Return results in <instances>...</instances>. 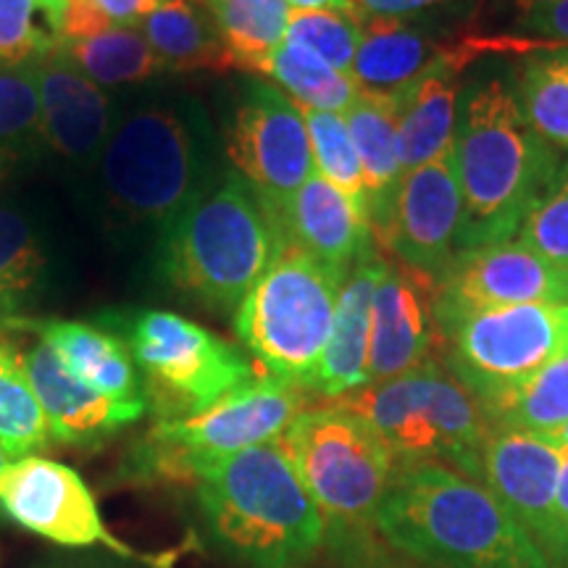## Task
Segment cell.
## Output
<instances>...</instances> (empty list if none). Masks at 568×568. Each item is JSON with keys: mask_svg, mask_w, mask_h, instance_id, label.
Here are the masks:
<instances>
[{"mask_svg": "<svg viewBox=\"0 0 568 568\" xmlns=\"http://www.w3.org/2000/svg\"><path fill=\"white\" fill-rule=\"evenodd\" d=\"M374 527L424 568H552L481 481L445 464L397 466Z\"/></svg>", "mask_w": 568, "mask_h": 568, "instance_id": "obj_1", "label": "cell"}, {"mask_svg": "<svg viewBox=\"0 0 568 568\" xmlns=\"http://www.w3.org/2000/svg\"><path fill=\"white\" fill-rule=\"evenodd\" d=\"M197 508L211 542L243 568H305L324 518L280 439L234 453L203 474Z\"/></svg>", "mask_w": 568, "mask_h": 568, "instance_id": "obj_2", "label": "cell"}, {"mask_svg": "<svg viewBox=\"0 0 568 568\" xmlns=\"http://www.w3.org/2000/svg\"><path fill=\"white\" fill-rule=\"evenodd\" d=\"M453 163L466 203L464 251L516 237L560 166L500 80L468 95L453 134Z\"/></svg>", "mask_w": 568, "mask_h": 568, "instance_id": "obj_3", "label": "cell"}, {"mask_svg": "<svg viewBox=\"0 0 568 568\" xmlns=\"http://www.w3.org/2000/svg\"><path fill=\"white\" fill-rule=\"evenodd\" d=\"M287 237L272 211L240 174L197 201L163 232V274L203 305L237 311Z\"/></svg>", "mask_w": 568, "mask_h": 568, "instance_id": "obj_4", "label": "cell"}, {"mask_svg": "<svg viewBox=\"0 0 568 568\" xmlns=\"http://www.w3.org/2000/svg\"><path fill=\"white\" fill-rule=\"evenodd\" d=\"M385 437L397 466L445 464L481 481L489 418L481 403L437 358L385 382L337 397Z\"/></svg>", "mask_w": 568, "mask_h": 568, "instance_id": "obj_5", "label": "cell"}, {"mask_svg": "<svg viewBox=\"0 0 568 568\" xmlns=\"http://www.w3.org/2000/svg\"><path fill=\"white\" fill-rule=\"evenodd\" d=\"M347 274L287 243L247 290L234 326L266 376L311 393Z\"/></svg>", "mask_w": 568, "mask_h": 568, "instance_id": "obj_6", "label": "cell"}, {"mask_svg": "<svg viewBox=\"0 0 568 568\" xmlns=\"http://www.w3.org/2000/svg\"><path fill=\"white\" fill-rule=\"evenodd\" d=\"M280 443L314 497L326 537L368 535L397 474L385 437L364 416L329 403L305 408Z\"/></svg>", "mask_w": 568, "mask_h": 568, "instance_id": "obj_7", "label": "cell"}, {"mask_svg": "<svg viewBox=\"0 0 568 568\" xmlns=\"http://www.w3.org/2000/svg\"><path fill=\"white\" fill-rule=\"evenodd\" d=\"M101 172L113 209L163 232L205 193L201 138L172 103L138 105L113 124Z\"/></svg>", "mask_w": 568, "mask_h": 568, "instance_id": "obj_8", "label": "cell"}, {"mask_svg": "<svg viewBox=\"0 0 568 568\" xmlns=\"http://www.w3.org/2000/svg\"><path fill=\"white\" fill-rule=\"evenodd\" d=\"M305 403V389L274 376H253L201 414L155 424L132 456L134 477L197 481L234 453L280 439Z\"/></svg>", "mask_w": 568, "mask_h": 568, "instance_id": "obj_9", "label": "cell"}, {"mask_svg": "<svg viewBox=\"0 0 568 568\" xmlns=\"http://www.w3.org/2000/svg\"><path fill=\"white\" fill-rule=\"evenodd\" d=\"M445 366L493 408L568 347V303H524L437 316Z\"/></svg>", "mask_w": 568, "mask_h": 568, "instance_id": "obj_10", "label": "cell"}, {"mask_svg": "<svg viewBox=\"0 0 568 568\" xmlns=\"http://www.w3.org/2000/svg\"><path fill=\"white\" fill-rule=\"evenodd\" d=\"M124 343L161 422L201 414L255 376L243 351L172 311H140L126 322Z\"/></svg>", "mask_w": 568, "mask_h": 568, "instance_id": "obj_11", "label": "cell"}, {"mask_svg": "<svg viewBox=\"0 0 568 568\" xmlns=\"http://www.w3.org/2000/svg\"><path fill=\"white\" fill-rule=\"evenodd\" d=\"M0 510L21 529L63 548H103L145 568H172L180 550L140 552L105 527L95 495L71 466L27 456L0 474Z\"/></svg>", "mask_w": 568, "mask_h": 568, "instance_id": "obj_12", "label": "cell"}, {"mask_svg": "<svg viewBox=\"0 0 568 568\" xmlns=\"http://www.w3.org/2000/svg\"><path fill=\"white\" fill-rule=\"evenodd\" d=\"M226 153L268 211H280L316 174L303 111L266 82L247 84Z\"/></svg>", "mask_w": 568, "mask_h": 568, "instance_id": "obj_13", "label": "cell"}, {"mask_svg": "<svg viewBox=\"0 0 568 568\" xmlns=\"http://www.w3.org/2000/svg\"><path fill=\"white\" fill-rule=\"evenodd\" d=\"M464 237L466 203L450 151L403 174L385 230L376 234V245L437 282L464 251Z\"/></svg>", "mask_w": 568, "mask_h": 568, "instance_id": "obj_14", "label": "cell"}, {"mask_svg": "<svg viewBox=\"0 0 568 568\" xmlns=\"http://www.w3.org/2000/svg\"><path fill=\"white\" fill-rule=\"evenodd\" d=\"M524 303H568V282L516 237L468 247L437 276L435 318Z\"/></svg>", "mask_w": 568, "mask_h": 568, "instance_id": "obj_15", "label": "cell"}, {"mask_svg": "<svg viewBox=\"0 0 568 568\" xmlns=\"http://www.w3.org/2000/svg\"><path fill=\"white\" fill-rule=\"evenodd\" d=\"M564 450L550 439L514 426H489L481 447V485L539 545L556 568L560 545L556 495Z\"/></svg>", "mask_w": 568, "mask_h": 568, "instance_id": "obj_16", "label": "cell"}, {"mask_svg": "<svg viewBox=\"0 0 568 568\" xmlns=\"http://www.w3.org/2000/svg\"><path fill=\"white\" fill-rule=\"evenodd\" d=\"M437 282L406 264H389L372 303L368 382H385L432 361L437 345Z\"/></svg>", "mask_w": 568, "mask_h": 568, "instance_id": "obj_17", "label": "cell"}, {"mask_svg": "<svg viewBox=\"0 0 568 568\" xmlns=\"http://www.w3.org/2000/svg\"><path fill=\"white\" fill-rule=\"evenodd\" d=\"M38 88L45 142L63 159L90 166L113 132V105L98 82H92L59 45L38 61Z\"/></svg>", "mask_w": 568, "mask_h": 568, "instance_id": "obj_18", "label": "cell"}, {"mask_svg": "<svg viewBox=\"0 0 568 568\" xmlns=\"http://www.w3.org/2000/svg\"><path fill=\"white\" fill-rule=\"evenodd\" d=\"M272 216L287 243L343 274L376 251L368 213L322 174H311L280 211H272Z\"/></svg>", "mask_w": 568, "mask_h": 568, "instance_id": "obj_19", "label": "cell"}, {"mask_svg": "<svg viewBox=\"0 0 568 568\" xmlns=\"http://www.w3.org/2000/svg\"><path fill=\"white\" fill-rule=\"evenodd\" d=\"M21 361H24L27 379L45 410L53 439L63 445H98L145 414L142 408L122 406L84 385L80 376L69 372L51 345H34Z\"/></svg>", "mask_w": 568, "mask_h": 568, "instance_id": "obj_20", "label": "cell"}, {"mask_svg": "<svg viewBox=\"0 0 568 568\" xmlns=\"http://www.w3.org/2000/svg\"><path fill=\"white\" fill-rule=\"evenodd\" d=\"M464 63V51H443L422 74L397 90H389L397 111V153L403 172H414L453 151L458 80Z\"/></svg>", "mask_w": 568, "mask_h": 568, "instance_id": "obj_21", "label": "cell"}, {"mask_svg": "<svg viewBox=\"0 0 568 568\" xmlns=\"http://www.w3.org/2000/svg\"><path fill=\"white\" fill-rule=\"evenodd\" d=\"M389 261L379 251L351 268L339 290L335 322L318 364L311 393L337 400L368 385V345H372V303Z\"/></svg>", "mask_w": 568, "mask_h": 568, "instance_id": "obj_22", "label": "cell"}, {"mask_svg": "<svg viewBox=\"0 0 568 568\" xmlns=\"http://www.w3.org/2000/svg\"><path fill=\"white\" fill-rule=\"evenodd\" d=\"M42 343L51 345L69 372L80 376L84 385L122 406L148 410L142 379L130 347L122 337L84 322H32Z\"/></svg>", "mask_w": 568, "mask_h": 568, "instance_id": "obj_23", "label": "cell"}, {"mask_svg": "<svg viewBox=\"0 0 568 568\" xmlns=\"http://www.w3.org/2000/svg\"><path fill=\"white\" fill-rule=\"evenodd\" d=\"M347 130L364 169L368 219L374 237L385 230L389 209L403 180L400 153H397V111L393 92L361 88L351 109L343 113Z\"/></svg>", "mask_w": 568, "mask_h": 568, "instance_id": "obj_24", "label": "cell"}, {"mask_svg": "<svg viewBox=\"0 0 568 568\" xmlns=\"http://www.w3.org/2000/svg\"><path fill=\"white\" fill-rule=\"evenodd\" d=\"M422 30L403 19H368L353 61V80L364 90L389 92L439 59Z\"/></svg>", "mask_w": 568, "mask_h": 568, "instance_id": "obj_25", "label": "cell"}, {"mask_svg": "<svg viewBox=\"0 0 568 568\" xmlns=\"http://www.w3.org/2000/svg\"><path fill=\"white\" fill-rule=\"evenodd\" d=\"M142 34L163 63L176 71H230L232 59L209 13L190 0H161L159 9L142 21Z\"/></svg>", "mask_w": 568, "mask_h": 568, "instance_id": "obj_26", "label": "cell"}, {"mask_svg": "<svg viewBox=\"0 0 568 568\" xmlns=\"http://www.w3.org/2000/svg\"><path fill=\"white\" fill-rule=\"evenodd\" d=\"M211 13L232 67L261 74L268 55L284 42L290 19L287 0H201Z\"/></svg>", "mask_w": 568, "mask_h": 568, "instance_id": "obj_27", "label": "cell"}, {"mask_svg": "<svg viewBox=\"0 0 568 568\" xmlns=\"http://www.w3.org/2000/svg\"><path fill=\"white\" fill-rule=\"evenodd\" d=\"M61 48L101 88L140 84L169 69L138 27H113L92 38L61 42Z\"/></svg>", "mask_w": 568, "mask_h": 568, "instance_id": "obj_28", "label": "cell"}, {"mask_svg": "<svg viewBox=\"0 0 568 568\" xmlns=\"http://www.w3.org/2000/svg\"><path fill=\"white\" fill-rule=\"evenodd\" d=\"M261 74L272 77L280 88L293 98L301 109H314L326 113H345L358 98L361 84L353 77L329 67L308 48L284 40L276 51L268 55Z\"/></svg>", "mask_w": 568, "mask_h": 568, "instance_id": "obj_29", "label": "cell"}, {"mask_svg": "<svg viewBox=\"0 0 568 568\" xmlns=\"http://www.w3.org/2000/svg\"><path fill=\"white\" fill-rule=\"evenodd\" d=\"M34 67H0V182L48 145Z\"/></svg>", "mask_w": 568, "mask_h": 568, "instance_id": "obj_30", "label": "cell"}, {"mask_svg": "<svg viewBox=\"0 0 568 568\" xmlns=\"http://www.w3.org/2000/svg\"><path fill=\"white\" fill-rule=\"evenodd\" d=\"M489 424L548 437L568 424V347L487 408Z\"/></svg>", "mask_w": 568, "mask_h": 568, "instance_id": "obj_31", "label": "cell"}, {"mask_svg": "<svg viewBox=\"0 0 568 568\" xmlns=\"http://www.w3.org/2000/svg\"><path fill=\"white\" fill-rule=\"evenodd\" d=\"M51 439V426L27 379L24 361L9 345H0V445L19 460L48 447Z\"/></svg>", "mask_w": 568, "mask_h": 568, "instance_id": "obj_32", "label": "cell"}, {"mask_svg": "<svg viewBox=\"0 0 568 568\" xmlns=\"http://www.w3.org/2000/svg\"><path fill=\"white\" fill-rule=\"evenodd\" d=\"M516 98L539 138L552 148H568V51L529 59Z\"/></svg>", "mask_w": 568, "mask_h": 568, "instance_id": "obj_33", "label": "cell"}, {"mask_svg": "<svg viewBox=\"0 0 568 568\" xmlns=\"http://www.w3.org/2000/svg\"><path fill=\"white\" fill-rule=\"evenodd\" d=\"M301 111L305 119V130H308L316 174H322L326 182L343 190L355 205H361L368 213L364 169H361L358 151H355V142L351 138V130H347L343 113H326L314 109Z\"/></svg>", "mask_w": 568, "mask_h": 568, "instance_id": "obj_34", "label": "cell"}, {"mask_svg": "<svg viewBox=\"0 0 568 568\" xmlns=\"http://www.w3.org/2000/svg\"><path fill=\"white\" fill-rule=\"evenodd\" d=\"M61 45V17L42 0H0V67H32Z\"/></svg>", "mask_w": 568, "mask_h": 568, "instance_id": "obj_35", "label": "cell"}, {"mask_svg": "<svg viewBox=\"0 0 568 568\" xmlns=\"http://www.w3.org/2000/svg\"><path fill=\"white\" fill-rule=\"evenodd\" d=\"M361 34H364V27L355 13L335 9H290L284 40L308 48L329 67L353 77Z\"/></svg>", "mask_w": 568, "mask_h": 568, "instance_id": "obj_36", "label": "cell"}, {"mask_svg": "<svg viewBox=\"0 0 568 568\" xmlns=\"http://www.w3.org/2000/svg\"><path fill=\"white\" fill-rule=\"evenodd\" d=\"M42 272L45 255L30 222L19 211L0 205V301L17 308L19 297L34 290Z\"/></svg>", "mask_w": 568, "mask_h": 568, "instance_id": "obj_37", "label": "cell"}, {"mask_svg": "<svg viewBox=\"0 0 568 568\" xmlns=\"http://www.w3.org/2000/svg\"><path fill=\"white\" fill-rule=\"evenodd\" d=\"M516 240L560 268L568 266V163H560L542 197L531 205Z\"/></svg>", "mask_w": 568, "mask_h": 568, "instance_id": "obj_38", "label": "cell"}, {"mask_svg": "<svg viewBox=\"0 0 568 568\" xmlns=\"http://www.w3.org/2000/svg\"><path fill=\"white\" fill-rule=\"evenodd\" d=\"M521 30L542 38L550 45L568 42V0H548L521 13Z\"/></svg>", "mask_w": 568, "mask_h": 568, "instance_id": "obj_39", "label": "cell"}, {"mask_svg": "<svg viewBox=\"0 0 568 568\" xmlns=\"http://www.w3.org/2000/svg\"><path fill=\"white\" fill-rule=\"evenodd\" d=\"M329 545L339 568H403L393 558L382 556L368 535L329 537Z\"/></svg>", "mask_w": 568, "mask_h": 568, "instance_id": "obj_40", "label": "cell"}, {"mask_svg": "<svg viewBox=\"0 0 568 568\" xmlns=\"http://www.w3.org/2000/svg\"><path fill=\"white\" fill-rule=\"evenodd\" d=\"M113 27H138L159 9L161 0H90Z\"/></svg>", "mask_w": 568, "mask_h": 568, "instance_id": "obj_41", "label": "cell"}, {"mask_svg": "<svg viewBox=\"0 0 568 568\" xmlns=\"http://www.w3.org/2000/svg\"><path fill=\"white\" fill-rule=\"evenodd\" d=\"M355 13L368 19H403L410 13H418L443 0H353Z\"/></svg>", "mask_w": 568, "mask_h": 568, "instance_id": "obj_42", "label": "cell"}, {"mask_svg": "<svg viewBox=\"0 0 568 568\" xmlns=\"http://www.w3.org/2000/svg\"><path fill=\"white\" fill-rule=\"evenodd\" d=\"M38 568H145V566H130L124 558L116 556H82V558H53Z\"/></svg>", "mask_w": 568, "mask_h": 568, "instance_id": "obj_43", "label": "cell"}, {"mask_svg": "<svg viewBox=\"0 0 568 568\" xmlns=\"http://www.w3.org/2000/svg\"><path fill=\"white\" fill-rule=\"evenodd\" d=\"M556 521H558L560 539H566L568 537V450H564V464H560L558 495H556ZM560 548H564V545H560Z\"/></svg>", "mask_w": 568, "mask_h": 568, "instance_id": "obj_44", "label": "cell"}, {"mask_svg": "<svg viewBox=\"0 0 568 568\" xmlns=\"http://www.w3.org/2000/svg\"><path fill=\"white\" fill-rule=\"evenodd\" d=\"M290 9H335V11H347L355 13L353 0H287ZM358 17V13H355Z\"/></svg>", "mask_w": 568, "mask_h": 568, "instance_id": "obj_45", "label": "cell"}, {"mask_svg": "<svg viewBox=\"0 0 568 568\" xmlns=\"http://www.w3.org/2000/svg\"><path fill=\"white\" fill-rule=\"evenodd\" d=\"M545 439H550V443L558 445L560 450H568V424H564L560 429H556L552 435H548Z\"/></svg>", "mask_w": 568, "mask_h": 568, "instance_id": "obj_46", "label": "cell"}, {"mask_svg": "<svg viewBox=\"0 0 568 568\" xmlns=\"http://www.w3.org/2000/svg\"><path fill=\"white\" fill-rule=\"evenodd\" d=\"M13 305L11 303H6V301H0V326H11V314H13Z\"/></svg>", "mask_w": 568, "mask_h": 568, "instance_id": "obj_47", "label": "cell"}, {"mask_svg": "<svg viewBox=\"0 0 568 568\" xmlns=\"http://www.w3.org/2000/svg\"><path fill=\"white\" fill-rule=\"evenodd\" d=\"M510 3H514L521 13H527V11H531L539 3H548V0H510Z\"/></svg>", "mask_w": 568, "mask_h": 568, "instance_id": "obj_48", "label": "cell"}, {"mask_svg": "<svg viewBox=\"0 0 568 568\" xmlns=\"http://www.w3.org/2000/svg\"><path fill=\"white\" fill-rule=\"evenodd\" d=\"M556 568H568V537L564 539V548H560V556L556 560Z\"/></svg>", "mask_w": 568, "mask_h": 568, "instance_id": "obj_49", "label": "cell"}, {"mask_svg": "<svg viewBox=\"0 0 568 568\" xmlns=\"http://www.w3.org/2000/svg\"><path fill=\"white\" fill-rule=\"evenodd\" d=\"M45 6H51V9L59 13V17L63 19V9H67V0H42Z\"/></svg>", "mask_w": 568, "mask_h": 568, "instance_id": "obj_50", "label": "cell"}, {"mask_svg": "<svg viewBox=\"0 0 568 568\" xmlns=\"http://www.w3.org/2000/svg\"><path fill=\"white\" fill-rule=\"evenodd\" d=\"M11 460H13V458L9 456V453H6V447H3V445H0V474H3V468H6V466H9V464H11Z\"/></svg>", "mask_w": 568, "mask_h": 568, "instance_id": "obj_51", "label": "cell"}, {"mask_svg": "<svg viewBox=\"0 0 568 568\" xmlns=\"http://www.w3.org/2000/svg\"><path fill=\"white\" fill-rule=\"evenodd\" d=\"M564 272H566V282H568V266H566V268H564Z\"/></svg>", "mask_w": 568, "mask_h": 568, "instance_id": "obj_52", "label": "cell"}]
</instances>
